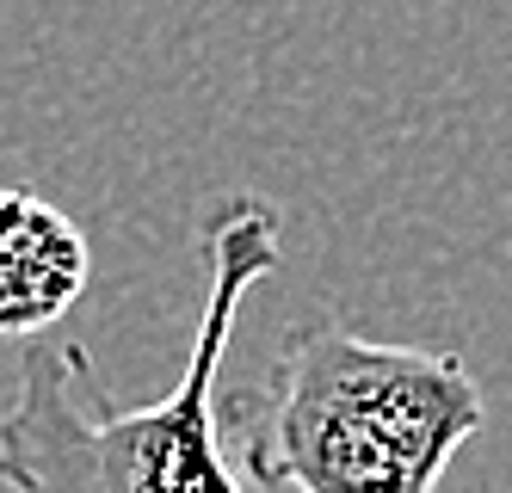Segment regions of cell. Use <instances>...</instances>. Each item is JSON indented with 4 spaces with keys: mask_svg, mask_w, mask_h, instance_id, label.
Masks as SVG:
<instances>
[{
    "mask_svg": "<svg viewBox=\"0 0 512 493\" xmlns=\"http://www.w3.org/2000/svg\"><path fill=\"white\" fill-rule=\"evenodd\" d=\"M284 259L272 198L229 192L198 222L204 309L179 389L118 407L99 364L75 339L25 346L19 395L0 413V481L13 493H247L216 432V389L241 302Z\"/></svg>",
    "mask_w": 512,
    "mask_h": 493,
    "instance_id": "obj_1",
    "label": "cell"
},
{
    "mask_svg": "<svg viewBox=\"0 0 512 493\" xmlns=\"http://www.w3.org/2000/svg\"><path fill=\"white\" fill-rule=\"evenodd\" d=\"M482 426V383L457 352L383 346L340 321H297L260 383L216 389L241 475L297 493H432Z\"/></svg>",
    "mask_w": 512,
    "mask_h": 493,
    "instance_id": "obj_2",
    "label": "cell"
},
{
    "mask_svg": "<svg viewBox=\"0 0 512 493\" xmlns=\"http://www.w3.org/2000/svg\"><path fill=\"white\" fill-rule=\"evenodd\" d=\"M93 247L81 222L38 192L0 185V339H38L81 302Z\"/></svg>",
    "mask_w": 512,
    "mask_h": 493,
    "instance_id": "obj_3",
    "label": "cell"
}]
</instances>
